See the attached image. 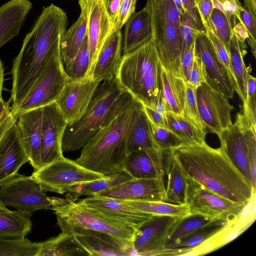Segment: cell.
<instances>
[{
  "label": "cell",
  "mask_w": 256,
  "mask_h": 256,
  "mask_svg": "<svg viewBox=\"0 0 256 256\" xmlns=\"http://www.w3.org/2000/svg\"><path fill=\"white\" fill-rule=\"evenodd\" d=\"M18 117L12 114L10 110L7 112L0 119V140L5 132L15 123Z\"/></svg>",
  "instance_id": "56"
},
{
  "label": "cell",
  "mask_w": 256,
  "mask_h": 256,
  "mask_svg": "<svg viewBox=\"0 0 256 256\" xmlns=\"http://www.w3.org/2000/svg\"><path fill=\"white\" fill-rule=\"evenodd\" d=\"M165 194L163 202L172 204H186L187 176L176 156L169 150L164 151Z\"/></svg>",
  "instance_id": "26"
},
{
  "label": "cell",
  "mask_w": 256,
  "mask_h": 256,
  "mask_svg": "<svg viewBox=\"0 0 256 256\" xmlns=\"http://www.w3.org/2000/svg\"><path fill=\"white\" fill-rule=\"evenodd\" d=\"M101 82L90 78L67 81L55 102L68 124L82 116Z\"/></svg>",
  "instance_id": "15"
},
{
  "label": "cell",
  "mask_w": 256,
  "mask_h": 256,
  "mask_svg": "<svg viewBox=\"0 0 256 256\" xmlns=\"http://www.w3.org/2000/svg\"><path fill=\"white\" fill-rule=\"evenodd\" d=\"M164 181L158 178H132L96 196L121 201H163Z\"/></svg>",
  "instance_id": "20"
},
{
  "label": "cell",
  "mask_w": 256,
  "mask_h": 256,
  "mask_svg": "<svg viewBox=\"0 0 256 256\" xmlns=\"http://www.w3.org/2000/svg\"><path fill=\"white\" fill-rule=\"evenodd\" d=\"M207 73L204 64L200 58L194 53V62L189 80L187 83L197 88L206 82Z\"/></svg>",
  "instance_id": "47"
},
{
  "label": "cell",
  "mask_w": 256,
  "mask_h": 256,
  "mask_svg": "<svg viewBox=\"0 0 256 256\" xmlns=\"http://www.w3.org/2000/svg\"><path fill=\"white\" fill-rule=\"evenodd\" d=\"M166 118L167 129L178 138L182 144H202L206 143V136L196 128L184 116L168 111Z\"/></svg>",
  "instance_id": "36"
},
{
  "label": "cell",
  "mask_w": 256,
  "mask_h": 256,
  "mask_svg": "<svg viewBox=\"0 0 256 256\" xmlns=\"http://www.w3.org/2000/svg\"><path fill=\"white\" fill-rule=\"evenodd\" d=\"M64 199L48 196L31 176L18 172L0 186L2 204L31 214L39 210L51 209Z\"/></svg>",
  "instance_id": "7"
},
{
  "label": "cell",
  "mask_w": 256,
  "mask_h": 256,
  "mask_svg": "<svg viewBox=\"0 0 256 256\" xmlns=\"http://www.w3.org/2000/svg\"><path fill=\"white\" fill-rule=\"evenodd\" d=\"M114 30H118V20L122 0H102Z\"/></svg>",
  "instance_id": "52"
},
{
  "label": "cell",
  "mask_w": 256,
  "mask_h": 256,
  "mask_svg": "<svg viewBox=\"0 0 256 256\" xmlns=\"http://www.w3.org/2000/svg\"><path fill=\"white\" fill-rule=\"evenodd\" d=\"M194 44V53L202 61L207 74L218 84L226 98H232L236 91L234 80L219 59L206 30L196 32Z\"/></svg>",
  "instance_id": "17"
},
{
  "label": "cell",
  "mask_w": 256,
  "mask_h": 256,
  "mask_svg": "<svg viewBox=\"0 0 256 256\" xmlns=\"http://www.w3.org/2000/svg\"><path fill=\"white\" fill-rule=\"evenodd\" d=\"M8 210H9L0 202V212H7Z\"/></svg>",
  "instance_id": "63"
},
{
  "label": "cell",
  "mask_w": 256,
  "mask_h": 256,
  "mask_svg": "<svg viewBox=\"0 0 256 256\" xmlns=\"http://www.w3.org/2000/svg\"><path fill=\"white\" fill-rule=\"evenodd\" d=\"M180 1L186 12H187L198 24L204 26L198 10L196 6L195 0H180Z\"/></svg>",
  "instance_id": "57"
},
{
  "label": "cell",
  "mask_w": 256,
  "mask_h": 256,
  "mask_svg": "<svg viewBox=\"0 0 256 256\" xmlns=\"http://www.w3.org/2000/svg\"><path fill=\"white\" fill-rule=\"evenodd\" d=\"M150 12L154 41L162 66L174 76L182 78L181 70L180 27L170 16L146 1Z\"/></svg>",
  "instance_id": "8"
},
{
  "label": "cell",
  "mask_w": 256,
  "mask_h": 256,
  "mask_svg": "<svg viewBox=\"0 0 256 256\" xmlns=\"http://www.w3.org/2000/svg\"><path fill=\"white\" fill-rule=\"evenodd\" d=\"M122 36L114 30L106 39L96 60L90 78L102 81L116 77L121 60Z\"/></svg>",
  "instance_id": "25"
},
{
  "label": "cell",
  "mask_w": 256,
  "mask_h": 256,
  "mask_svg": "<svg viewBox=\"0 0 256 256\" xmlns=\"http://www.w3.org/2000/svg\"><path fill=\"white\" fill-rule=\"evenodd\" d=\"M144 111L150 122L154 124L167 129L166 114L170 111L162 93L154 108L142 104Z\"/></svg>",
  "instance_id": "46"
},
{
  "label": "cell",
  "mask_w": 256,
  "mask_h": 256,
  "mask_svg": "<svg viewBox=\"0 0 256 256\" xmlns=\"http://www.w3.org/2000/svg\"><path fill=\"white\" fill-rule=\"evenodd\" d=\"M138 102L134 98L126 110L97 132L82 148L76 162L104 176L124 171L127 137Z\"/></svg>",
  "instance_id": "4"
},
{
  "label": "cell",
  "mask_w": 256,
  "mask_h": 256,
  "mask_svg": "<svg viewBox=\"0 0 256 256\" xmlns=\"http://www.w3.org/2000/svg\"><path fill=\"white\" fill-rule=\"evenodd\" d=\"M234 222L216 220L199 228L190 234L175 240L168 242L165 248L192 252V249L220 232Z\"/></svg>",
  "instance_id": "29"
},
{
  "label": "cell",
  "mask_w": 256,
  "mask_h": 256,
  "mask_svg": "<svg viewBox=\"0 0 256 256\" xmlns=\"http://www.w3.org/2000/svg\"><path fill=\"white\" fill-rule=\"evenodd\" d=\"M67 125L55 102L42 107L40 148L42 166L64 156L62 143Z\"/></svg>",
  "instance_id": "16"
},
{
  "label": "cell",
  "mask_w": 256,
  "mask_h": 256,
  "mask_svg": "<svg viewBox=\"0 0 256 256\" xmlns=\"http://www.w3.org/2000/svg\"><path fill=\"white\" fill-rule=\"evenodd\" d=\"M126 148L128 155L144 152L159 167L164 169V152L153 137L149 120L140 102L128 131Z\"/></svg>",
  "instance_id": "19"
},
{
  "label": "cell",
  "mask_w": 256,
  "mask_h": 256,
  "mask_svg": "<svg viewBox=\"0 0 256 256\" xmlns=\"http://www.w3.org/2000/svg\"><path fill=\"white\" fill-rule=\"evenodd\" d=\"M204 30V26L198 24L187 12L180 14L181 56L194 43L196 32Z\"/></svg>",
  "instance_id": "43"
},
{
  "label": "cell",
  "mask_w": 256,
  "mask_h": 256,
  "mask_svg": "<svg viewBox=\"0 0 256 256\" xmlns=\"http://www.w3.org/2000/svg\"><path fill=\"white\" fill-rule=\"evenodd\" d=\"M137 0H122L118 20V30H121L129 18L135 12Z\"/></svg>",
  "instance_id": "53"
},
{
  "label": "cell",
  "mask_w": 256,
  "mask_h": 256,
  "mask_svg": "<svg viewBox=\"0 0 256 256\" xmlns=\"http://www.w3.org/2000/svg\"><path fill=\"white\" fill-rule=\"evenodd\" d=\"M40 243L38 256H89L73 234L64 231L58 236Z\"/></svg>",
  "instance_id": "33"
},
{
  "label": "cell",
  "mask_w": 256,
  "mask_h": 256,
  "mask_svg": "<svg viewBox=\"0 0 256 256\" xmlns=\"http://www.w3.org/2000/svg\"><path fill=\"white\" fill-rule=\"evenodd\" d=\"M213 8L222 11L232 23V16L238 18V11L242 6L239 0H212Z\"/></svg>",
  "instance_id": "49"
},
{
  "label": "cell",
  "mask_w": 256,
  "mask_h": 256,
  "mask_svg": "<svg viewBox=\"0 0 256 256\" xmlns=\"http://www.w3.org/2000/svg\"><path fill=\"white\" fill-rule=\"evenodd\" d=\"M240 113L250 128L256 132V78L250 74L248 78L246 98Z\"/></svg>",
  "instance_id": "44"
},
{
  "label": "cell",
  "mask_w": 256,
  "mask_h": 256,
  "mask_svg": "<svg viewBox=\"0 0 256 256\" xmlns=\"http://www.w3.org/2000/svg\"><path fill=\"white\" fill-rule=\"evenodd\" d=\"M31 176L44 192L60 194L67 192L70 188L79 184L106 176L64 156L34 170Z\"/></svg>",
  "instance_id": "9"
},
{
  "label": "cell",
  "mask_w": 256,
  "mask_h": 256,
  "mask_svg": "<svg viewBox=\"0 0 256 256\" xmlns=\"http://www.w3.org/2000/svg\"><path fill=\"white\" fill-rule=\"evenodd\" d=\"M204 26L211 31L228 50L232 35V23L222 11L214 8L208 21Z\"/></svg>",
  "instance_id": "41"
},
{
  "label": "cell",
  "mask_w": 256,
  "mask_h": 256,
  "mask_svg": "<svg viewBox=\"0 0 256 256\" xmlns=\"http://www.w3.org/2000/svg\"><path fill=\"white\" fill-rule=\"evenodd\" d=\"M214 220L198 214L180 218L168 234L166 244L184 236Z\"/></svg>",
  "instance_id": "40"
},
{
  "label": "cell",
  "mask_w": 256,
  "mask_h": 256,
  "mask_svg": "<svg viewBox=\"0 0 256 256\" xmlns=\"http://www.w3.org/2000/svg\"><path fill=\"white\" fill-rule=\"evenodd\" d=\"M140 211L154 215H166L182 218L191 214L187 204H172L163 201H122Z\"/></svg>",
  "instance_id": "37"
},
{
  "label": "cell",
  "mask_w": 256,
  "mask_h": 256,
  "mask_svg": "<svg viewBox=\"0 0 256 256\" xmlns=\"http://www.w3.org/2000/svg\"><path fill=\"white\" fill-rule=\"evenodd\" d=\"M64 232L73 234L89 256H134L132 248L106 233L81 228H72Z\"/></svg>",
  "instance_id": "21"
},
{
  "label": "cell",
  "mask_w": 256,
  "mask_h": 256,
  "mask_svg": "<svg viewBox=\"0 0 256 256\" xmlns=\"http://www.w3.org/2000/svg\"><path fill=\"white\" fill-rule=\"evenodd\" d=\"M205 29L206 35L211 41L219 59L228 69L233 78L228 50L223 43L211 31L208 29Z\"/></svg>",
  "instance_id": "48"
},
{
  "label": "cell",
  "mask_w": 256,
  "mask_h": 256,
  "mask_svg": "<svg viewBox=\"0 0 256 256\" xmlns=\"http://www.w3.org/2000/svg\"><path fill=\"white\" fill-rule=\"evenodd\" d=\"M124 25L123 54L134 50L152 38L151 16L146 6L140 11L134 12Z\"/></svg>",
  "instance_id": "27"
},
{
  "label": "cell",
  "mask_w": 256,
  "mask_h": 256,
  "mask_svg": "<svg viewBox=\"0 0 256 256\" xmlns=\"http://www.w3.org/2000/svg\"><path fill=\"white\" fill-rule=\"evenodd\" d=\"M80 13L78 20L66 30L62 39L60 53L64 66L74 58L87 35L88 12L85 0H78Z\"/></svg>",
  "instance_id": "28"
},
{
  "label": "cell",
  "mask_w": 256,
  "mask_h": 256,
  "mask_svg": "<svg viewBox=\"0 0 256 256\" xmlns=\"http://www.w3.org/2000/svg\"><path fill=\"white\" fill-rule=\"evenodd\" d=\"M32 215L17 210L0 212V237L25 238L32 227Z\"/></svg>",
  "instance_id": "34"
},
{
  "label": "cell",
  "mask_w": 256,
  "mask_h": 256,
  "mask_svg": "<svg viewBox=\"0 0 256 256\" xmlns=\"http://www.w3.org/2000/svg\"><path fill=\"white\" fill-rule=\"evenodd\" d=\"M194 56V44H192L190 48L181 56V70L182 78L186 82L189 80Z\"/></svg>",
  "instance_id": "51"
},
{
  "label": "cell",
  "mask_w": 256,
  "mask_h": 256,
  "mask_svg": "<svg viewBox=\"0 0 256 256\" xmlns=\"http://www.w3.org/2000/svg\"><path fill=\"white\" fill-rule=\"evenodd\" d=\"M28 162V158L15 123L0 140V186Z\"/></svg>",
  "instance_id": "24"
},
{
  "label": "cell",
  "mask_w": 256,
  "mask_h": 256,
  "mask_svg": "<svg viewBox=\"0 0 256 256\" xmlns=\"http://www.w3.org/2000/svg\"><path fill=\"white\" fill-rule=\"evenodd\" d=\"M237 19L244 24L250 36L254 40H256V15L244 6H242L239 10L238 18Z\"/></svg>",
  "instance_id": "50"
},
{
  "label": "cell",
  "mask_w": 256,
  "mask_h": 256,
  "mask_svg": "<svg viewBox=\"0 0 256 256\" xmlns=\"http://www.w3.org/2000/svg\"><path fill=\"white\" fill-rule=\"evenodd\" d=\"M161 70V62L152 38L122 56L116 78L134 98L154 108L162 93Z\"/></svg>",
  "instance_id": "5"
},
{
  "label": "cell",
  "mask_w": 256,
  "mask_h": 256,
  "mask_svg": "<svg viewBox=\"0 0 256 256\" xmlns=\"http://www.w3.org/2000/svg\"><path fill=\"white\" fill-rule=\"evenodd\" d=\"M132 178L126 171L92 182L80 183L70 188L66 198L76 201L81 196H94Z\"/></svg>",
  "instance_id": "32"
},
{
  "label": "cell",
  "mask_w": 256,
  "mask_h": 256,
  "mask_svg": "<svg viewBox=\"0 0 256 256\" xmlns=\"http://www.w3.org/2000/svg\"><path fill=\"white\" fill-rule=\"evenodd\" d=\"M4 82V68L2 62L0 59V100L2 98V90Z\"/></svg>",
  "instance_id": "60"
},
{
  "label": "cell",
  "mask_w": 256,
  "mask_h": 256,
  "mask_svg": "<svg viewBox=\"0 0 256 256\" xmlns=\"http://www.w3.org/2000/svg\"><path fill=\"white\" fill-rule=\"evenodd\" d=\"M90 58L86 35L74 60L64 66L68 80H79L86 78L90 66Z\"/></svg>",
  "instance_id": "39"
},
{
  "label": "cell",
  "mask_w": 256,
  "mask_h": 256,
  "mask_svg": "<svg viewBox=\"0 0 256 256\" xmlns=\"http://www.w3.org/2000/svg\"><path fill=\"white\" fill-rule=\"evenodd\" d=\"M41 243L28 238L0 237V256H38Z\"/></svg>",
  "instance_id": "38"
},
{
  "label": "cell",
  "mask_w": 256,
  "mask_h": 256,
  "mask_svg": "<svg viewBox=\"0 0 256 256\" xmlns=\"http://www.w3.org/2000/svg\"><path fill=\"white\" fill-rule=\"evenodd\" d=\"M186 176L208 190L248 206L255 194L251 183L236 168L220 148L206 143L180 144L169 150Z\"/></svg>",
  "instance_id": "2"
},
{
  "label": "cell",
  "mask_w": 256,
  "mask_h": 256,
  "mask_svg": "<svg viewBox=\"0 0 256 256\" xmlns=\"http://www.w3.org/2000/svg\"><path fill=\"white\" fill-rule=\"evenodd\" d=\"M10 110V102H5L2 100H0V119L4 114Z\"/></svg>",
  "instance_id": "59"
},
{
  "label": "cell",
  "mask_w": 256,
  "mask_h": 256,
  "mask_svg": "<svg viewBox=\"0 0 256 256\" xmlns=\"http://www.w3.org/2000/svg\"><path fill=\"white\" fill-rule=\"evenodd\" d=\"M245 48L232 34L228 50L236 91L242 103L246 98L248 78L250 74L244 60V56L246 54Z\"/></svg>",
  "instance_id": "31"
},
{
  "label": "cell",
  "mask_w": 256,
  "mask_h": 256,
  "mask_svg": "<svg viewBox=\"0 0 256 256\" xmlns=\"http://www.w3.org/2000/svg\"><path fill=\"white\" fill-rule=\"evenodd\" d=\"M134 100L116 77L102 81L82 116L66 126L62 139L63 152L82 148L97 132L126 110Z\"/></svg>",
  "instance_id": "3"
},
{
  "label": "cell",
  "mask_w": 256,
  "mask_h": 256,
  "mask_svg": "<svg viewBox=\"0 0 256 256\" xmlns=\"http://www.w3.org/2000/svg\"><path fill=\"white\" fill-rule=\"evenodd\" d=\"M68 81L60 53L50 60L14 116L54 102Z\"/></svg>",
  "instance_id": "12"
},
{
  "label": "cell",
  "mask_w": 256,
  "mask_h": 256,
  "mask_svg": "<svg viewBox=\"0 0 256 256\" xmlns=\"http://www.w3.org/2000/svg\"><path fill=\"white\" fill-rule=\"evenodd\" d=\"M66 12L53 4L44 7L12 62L10 112L15 114L51 58L60 52L66 30Z\"/></svg>",
  "instance_id": "1"
},
{
  "label": "cell",
  "mask_w": 256,
  "mask_h": 256,
  "mask_svg": "<svg viewBox=\"0 0 256 256\" xmlns=\"http://www.w3.org/2000/svg\"><path fill=\"white\" fill-rule=\"evenodd\" d=\"M150 123L153 137L163 152L182 144L180 139L169 130L157 126L150 122Z\"/></svg>",
  "instance_id": "45"
},
{
  "label": "cell",
  "mask_w": 256,
  "mask_h": 256,
  "mask_svg": "<svg viewBox=\"0 0 256 256\" xmlns=\"http://www.w3.org/2000/svg\"><path fill=\"white\" fill-rule=\"evenodd\" d=\"M218 138L220 149L252 184L248 151L250 144L256 140V132L250 128L241 113L239 112L235 122L223 131Z\"/></svg>",
  "instance_id": "14"
},
{
  "label": "cell",
  "mask_w": 256,
  "mask_h": 256,
  "mask_svg": "<svg viewBox=\"0 0 256 256\" xmlns=\"http://www.w3.org/2000/svg\"><path fill=\"white\" fill-rule=\"evenodd\" d=\"M244 7L256 16V0H243Z\"/></svg>",
  "instance_id": "58"
},
{
  "label": "cell",
  "mask_w": 256,
  "mask_h": 256,
  "mask_svg": "<svg viewBox=\"0 0 256 256\" xmlns=\"http://www.w3.org/2000/svg\"><path fill=\"white\" fill-rule=\"evenodd\" d=\"M80 200L104 216L137 230L154 215L138 210L122 201L104 196H88Z\"/></svg>",
  "instance_id": "22"
},
{
  "label": "cell",
  "mask_w": 256,
  "mask_h": 256,
  "mask_svg": "<svg viewBox=\"0 0 256 256\" xmlns=\"http://www.w3.org/2000/svg\"><path fill=\"white\" fill-rule=\"evenodd\" d=\"M162 92L170 111L184 116L186 82L166 70L162 66Z\"/></svg>",
  "instance_id": "30"
},
{
  "label": "cell",
  "mask_w": 256,
  "mask_h": 256,
  "mask_svg": "<svg viewBox=\"0 0 256 256\" xmlns=\"http://www.w3.org/2000/svg\"><path fill=\"white\" fill-rule=\"evenodd\" d=\"M195 4L202 23L204 26L208 21L214 8L212 0H195Z\"/></svg>",
  "instance_id": "54"
},
{
  "label": "cell",
  "mask_w": 256,
  "mask_h": 256,
  "mask_svg": "<svg viewBox=\"0 0 256 256\" xmlns=\"http://www.w3.org/2000/svg\"><path fill=\"white\" fill-rule=\"evenodd\" d=\"M88 8L87 36L90 62L86 78H90L103 44L114 31L102 0H85Z\"/></svg>",
  "instance_id": "18"
},
{
  "label": "cell",
  "mask_w": 256,
  "mask_h": 256,
  "mask_svg": "<svg viewBox=\"0 0 256 256\" xmlns=\"http://www.w3.org/2000/svg\"><path fill=\"white\" fill-rule=\"evenodd\" d=\"M232 16V34L236 36L240 43L246 47L245 42L250 37L249 34L244 24L236 18Z\"/></svg>",
  "instance_id": "55"
},
{
  "label": "cell",
  "mask_w": 256,
  "mask_h": 256,
  "mask_svg": "<svg viewBox=\"0 0 256 256\" xmlns=\"http://www.w3.org/2000/svg\"><path fill=\"white\" fill-rule=\"evenodd\" d=\"M51 210L56 215L62 231L74 228L100 231L117 238L132 249L137 230L104 216L80 200L76 202L66 198L62 202L52 206Z\"/></svg>",
  "instance_id": "6"
},
{
  "label": "cell",
  "mask_w": 256,
  "mask_h": 256,
  "mask_svg": "<svg viewBox=\"0 0 256 256\" xmlns=\"http://www.w3.org/2000/svg\"><path fill=\"white\" fill-rule=\"evenodd\" d=\"M196 95L199 112L208 132L219 136L232 124L233 106L208 74L206 82L196 89Z\"/></svg>",
  "instance_id": "11"
},
{
  "label": "cell",
  "mask_w": 256,
  "mask_h": 256,
  "mask_svg": "<svg viewBox=\"0 0 256 256\" xmlns=\"http://www.w3.org/2000/svg\"><path fill=\"white\" fill-rule=\"evenodd\" d=\"M176 6H177L178 10H180V14H184L186 12L185 10L182 3L180 1V0H174Z\"/></svg>",
  "instance_id": "62"
},
{
  "label": "cell",
  "mask_w": 256,
  "mask_h": 256,
  "mask_svg": "<svg viewBox=\"0 0 256 256\" xmlns=\"http://www.w3.org/2000/svg\"><path fill=\"white\" fill-rule=\"evenodd\" d=\"M179 218L153 215L136 232L132 246L134 256L182 255V250L165 248L168 236Z\"/></svg>",
  "instance_id": "13"
},
{
  "label": "cell",
  "mask_w": 256,
  "mask_h": 256,
  "mask_svg": "<svg viewBox=\"0 0 256 256\" xmlns=\"http://www.w3.org/2000/svg\"><path fill=\"white\" fill-rule=\"evenodd\" d=\"M124 171L134 178H158L164 181V169L159 167L144 152L139 151L128 155Z\"/></svg>",
  "instance_id": "35"
},
{
  "label": "cell",
  "mask_w": 256,
  "mask_h": 256,
  "mask_svg": "<svg viewBox=\"0 0 256 256\" xmlns=\"http://www.w3.org/2000/svg\"><path fill=\"white\" fill-rule=\"evenodd\" d=\"M186 204L191 214L232 222L240 218L246 208L217 194L188 176Z\"/></svg>",
  "instance_id": "10"
},
{
  "label": "cell",
  "mask_w": 256,
  "mask_h": 256,
  "mask_svg": "<svg viewBox=\"0 0 256 256\" xmlns=\"http://www.w3.org/2000/svg\"><path fill=\"white\" fill-rule=\"evenodd\" d=\"M249 46H250L252 54L254 56L256 57V40L252 39L250 36L246 39Z\"/></svg>",
  "instance_id": "61"
},
{
  "label": "cell",
  "mask_w": 256,
  "mask_h": 256,
  "mask_svg": "<svg viewBox=\"0 0 256 256\" xmlns=\"http://www.w3.org/2000/svg\"><path fill=\"white\" fill-rule=\"evenodd\" d=\"M42 107L20 114L16 122L28 162L34 170L42 166L40 159Z\"/></svg>",
  "instance_id": "23"
},
{
  "label": "cell",
  "mask_w": 256,
  "mask_h": 256,
  "mask_svg": "<svg viewBox=\"0 0 256 256\" xmlns=\"http://www.w3.org/2000/svg\"><path fill=\"white\" fill-rule=\"evenodd\" d=\"M196 88L186 82V96L184 107V116L197 130L204 135L208 132L198 109Z\"/></svg>",
  "instance_id": "42"
}]
</instances>
